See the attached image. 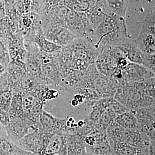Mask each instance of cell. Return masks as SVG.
<instances>
[{
    "mask_svg": "<svg viewBox=\"0 0 155 155\" xmlns=\"http://www.w3.org/2000/svg\"><path fill=\"white\" fill-rule=\"evenodd\" d=\"M128 37L125 18L107 15L88 39L101 52L105 48L115 47Z\"/></svg>",
    "mask_w": 155,
    "mask_h": 155,
    "instance_id": "6da1fadb",
    "label": "cell"
},
{
    "mask_svg": "<svg viewBox=\"0 0 155 155\" xmlns=\"http://www.w3.org/2000/svg\"><path fill=\"white\" fill-rule=\"evenodd\" d=\"M114 48L119 50L130 62L155 72V54L147 55L141 51L135 40L127 38Z\"/></svg>",
    "mask_w": 155,
    "mask_h": 155,
    "instance_id": "7a4b0ae2",
    "label": "cell"
},
{
    "mask_svg": "<svg viewBox=\"0 0 155 155\" xmlns=\"http://www.w3.org/2000/svg\"><path fill=\"white\" fill-rule=\"evenodd\" d=\"M66 28L75 38H88L93 32L85 13H76L69 9L66 17Z\"/></svg>",
    "mask_w": 155,
    "mask_h": 155,
    "instance_id": "3957f363",
    "label": "cell"
},
{
    "mask_svg": "<svg viewBox=\"0 0 155 155\" xmlns=\"http://www.w3.org/2000/svg\"><path fill=\"white\" fill-rule=\"evenodd\" d=\"M4 127L8 138L15 143L30 133V130L32 131L36 129L23 114L19 117L10 118V123Z\"/></svg>",
    "mask_w": 155,
    "mask_h": 155,
    "instance_id": "277c9868",
    "label": "cell"
},
{
    "mask_svg": "<svg viewBox=\"0 0 155 155\" xmlns=\"http://www.w3.org/2000/svg\"><path fill=\"white\" fill-rule=\"evenodd\" d=\"M45 134L39 129L31 131L15 144L32 155H40L44 147Z\"/></svg>",
    "mask_w": 155,
    "mask_h": 155,
    "instance_id": "5b68a950",
    "label": "cell"
},
{
    "mask_svg": "<svg viewBox=\"0 0 155 155\" xmlns=\"http://www.w3.org/2000/svg\"><path fill=\"white\" fill-rule=\"evenodd\" d=\"M42 32L47 39L62 47L72 44L76 38L67 28L58 25L43 26Z\"/></svg>",
    "mask_w": 155,
    "mask_h": 155,
    "instance_id": "8992f818",
    "label": "cell"
},
{
    "mask_svg": "<svg viewBox=\"0 0 155 155\" xmlns=\"http://www.w3.org/2000/svg\"><path fill=\"white\" fill-rule=\"evenodd\" d=\"M5 69L12 93L21 92V81L27 72L25 63L22 61H11Z\"/></svg>",
    "mask_w": 155,
    "mask_h": 155,
    "instance_id": "52a82bcc",
    "label": "cell"
},
{
    "mask_svg": "<svg viewBox=\"0 0 155 155\" xmlns=\"http://www.w3.org/2000/svg\"><path fill=\"white\" fill-rule=\"evenodd\" d=\"M85 14L94 32L107 15L106 1H92L90 8Z\"/></svg>",
    "mask_w": 155,
    "mask_h": 155,
    "instance_id": "ba28073f",
    "label": "cell"
},
{
    "mask_svg": "<svg viewBox=\"0 0 155 155\" xmlns=\"http://www.w3.org/2000/svg\"><path fill=\"white\" fill-rule=\"evenodd\" d=\"M66 135L46 134L44 147L40 155H53L59 152L67 144Z\"/></svg>",
    "mask_w": 155,
    "mask_h": 155,
    "instance_id": "9c48e42d",
    "label": "cell"
},
{
    "mask_svg": "<svg viewBox=\"0 0 155 155\" xmlns=\"http://www.w3.org/2000/svg\"><path fill=\"white\" fill-rule=\"evenodd\" d=\"M0 155H32L23 150L13 142L5 130L0 134Z\"/></svg>",
    "mask_w": 155,
    "mask_h": 155,
    "instance_id": "30bf717a",
    "label": "cell"
},
{
    "mask_svg": "<svg viewBox=\"0 0 155 155\" xmlns=\"http://www.w3.org/2000/svg\"><path fill=\"white\" fill-rule=\"evenodd\" d=\"M33 41L38 46L41 51L51 54L61 51L62 47L47 39L43 34L42 31L37 32L33 37Z\"/></svg>",
    "mask_w": 155,
    "mask_h": 155,
    "instance_id": "8fae6325",
    "label": "cell"
},
{
    "mask_svg": "<svg viewBox=\"0 0 155 155\" xmlns=\"http://www.w3.org/2000/svg\"><path fill=\"white\" fill-rule=\"evenodd\" d=\"M155 35L140 32L135 40L139 49L147 55L155 54Z\"/></svg>",
    "mask_w": 155,
    "mask_h": 155,
    "instance_id": "7c38bea8",
    "label": "cell"
},
{
    "mask_svg": "<svg viewBox=\"0 0 155 155\" xmlns=\"http://www.w3.org/2000/svg\"><path fill=\"white\" fill-rule=\"evenodd\" d=\"M129 1L125 0L106 1L107 15H116L121 18H125Z\"/></svg>",
    "mask_w": 155,
    "mask_h": 155,
    "instance_id": "4fadbf2b",
    "label": "cell"
},
{
    "mask_svg": "<svg viewBox=\"0 0 155 155\" xmlns=\"http://www.w3.org/2000/svg\"><path fill=\"white\" fill-rule=\"evenodd\" d=\"M58 119L44 110L40 117L38 129L45 134H55Z\"/></svg>",
    "mask_w": 155,
    "mask_h": 155,
    "instance_id": "5bb4252c",
    "label": "cell"
},
{
    "mask_svg": "<svg viewBox=\"0 0 155 155\" xmlns=\"http://www.w3.org/2000/svg\"><path fill=\"white\" fill-rule=\"evenodd\" d=\"M8 113L10 118L19 117L23 114L22 93L13 94L10 109Z\"/></svg>",
    "mask_w": 155,
    "mask_h": 155,
    "instance_id": "9a60e30c",
    "label": "cell"
},
{
    "mask_svg": "<svg viewBox=\"0 0 155 155\" xmlns=\"http://www.w3.org/2000/svg\"><path fill=\"white\" fill-rule=\"evenodd\" d=\"M92 1H63L69 10L78 13H85L90 8Z\"/></svg>",
    "mask_w": 155,
    "mask_h": 155,
    "instance_id": "2e32d148",
    "label": "cell"
},
{
    "mask_svg": "<svg viewBox=\"0 0 155 155\" xmlns=\"http://www.w3.org/2000/svg\"><path fill=\"white\" fill-rule=\"evenodd\" d=\"M125 129L116 122L112 123L107 130V133L109 139L115 143V145L122 139Z\"/></svg>",
    "mask_w": 155,
    "mask_h": 155,
    "instance_id": "e0dca14e",
    "label": "cell"
},
{
    "mask_svg": "<svg viewBox=\"0 0 155 155\" xmlns=\"http://www.w3.org/2000/svg\"><path fill=\"white\" fill-rule=\"evenodd\" d=\"M125 130L122 139L123 142L131 146L137 147L142 142L140 134L135 129H128Z\"/></svg>",
    "mask_w": 155,
    "mask_h": 155,
    "instance_id": "ac0fdd59",
    "label": "cell"
},
{
    "mask_svg": "<svg viewBox=\"0 0 155 155\" xmlns=\"http://www.w3.org/2000/svg\"><path fill=\"white\" fill-rule=\"evenodd\" d=\"M155 11H151L147 14L143 22L140 32L155 35Z\"/></svg>",
    "mask_w": 155,
    "mask_h": 155,
    "instance_id": "d6986e66",
    "label": "cell"
},
{
    "mask_svg": "<svg viewBox=\"0 0 155 155\" xmlns=\"http://www.w3.org/2000/svg\"><path fill=\"white\" fill-rule=\"evenodd\" d=\"M115 146L116 152L119 155H139L141 153L139 149L129 145L123 141L119 142Z\"/></svg>",
    "mask_w": 155,
    "mask_h": 155,
    "instance_id": "ffe728a7",
    "label": "cell"
},
{
    "mask_svg": "<svg viewBox=\"0 0 155 155\" xmlns=\"http://www.w3.org/2000/svg\"><path fill=\"white\" fill-rule=\"evenodd\" d=\"M116 122L124 128L132 129L136 126V120L134 117L129 113H124L116 118Z\"/></svg>",
    "mask_w": 155,
    "mask_h": 155,
    "instance_id": "44dd1931",
    "label": "cell"
},
{
    "mask_svg": "<svg viewBox=\"0 0 155 155\" xmlns=\"http://www.w3.org/2000/svg\"><path fill=\"white\" fill-rule=\"evenodd\" d=\"M13 93L11 89L0 90V109L8 112Z\"/></svg>",
    "mask_w": 155,
    "mask_h": 155,
    "instance_id": "7402d4cb",
    "label": "cell"
},
{
    "mask_svg": "<svg viewBox=\"0 0 155 155\" xmlns=\"http://www.w3.org/2000/svg\"><path fill=\"white\" fill-rule=\"evenodd\" d=\"M10 62L11 59L8 48L0 40V65L6 69Z\"/></svg>",
    "mask_w": 155,
    "mask_h": 155,
    "instance_id": "603a6c76",
    "label": "cell"
},
{
    "mask_svg": "<svg viewBox=\"0 0 155 155\" xmlns=\"http://www.w3.org/2000/svg\"><path fill=\"white\" fill-rule=\"evenodd\" d=\"M59 95L58 91L54 89H49L45 93L42 97V101L45 104L48 101L56 98Z\"/></svg>",
    "mask_w": 155,
    "mask_h": 155,
    "instance_id": "cb8c5ba5",
    "label": "cell"
},
{
    "mask_svg": "<svg viewBox=\"0 0 155 155\" xmlns=\"http://www.w3.org/2000/svg\"><path fill=\"white\" fill-rule=\"evenodd\" d=\"M10 122V117L8 113L0 109V124L3 127L7 126Z\"/></svg>",
    "mask_w": 155,
    "mask_h": 155,
    "instance_id": "d4e9b609",
    "label": "cell"
},
{
    "mask_svg": "<svg viewBox=\"0 0 155 155\" xmlns=\"http://www.w3.org/2000/svg\"><path fill=\"white\" fill-rule=\"evenodd\" d=\"M111 115L107 111L103 113L101 115L102 121L103 124L107 125L111 121Z\"/></svg>",
    "mask_w": 155,
    "mask_h": 155,
    "instance_id": "484cf974",
    "label": "cell"
},
{
    "mask_svg": "<svg viewBox=\"0 0 155 155\" xmlns=\"http://www.w3.org/2000/svg\"><path fill=\"white\" fill-rule=\"evenodd\" d=\"M5 17V1H0V21Z\"/></svg>",
    "mask_w": 155,
    "mask_h": 155,
    "instance_id": "4316f807",
    "label": "cell"
},
{
    "mask_svg": "<svg viewBox=\"0 0 155 155\" xmlns=\"http://www.w3.org/2000/svg\"><path fill=\"white\" fill-rule=\"evenodd\" d=\"M95 139L93 136H87L84 138V142L86 143L87 144H88L90 146H91L94 145L95 143Z\"/></svg>",
    "mask_w": 155,
    "mask_h": 155,
    "instance_id": "83f0119b",
    "label": "cell"
},
{
    "mask_svg": "<svg viewBox=\"0 0 155 155\" xmlns=\"http://www.w3.org/2000/svg\"><path fill=\"white\" fill-rule=\"evenodd\" d=\"M74 99L76 100L79 104L82 103L84 101V96L80 94H76L74 97Z\"/></svg>",
    "mask_w": 155,
    "mask_h": 155,
    "instance_id": "f1b7e54d",
    "label": "cell"
},
{
    "mask_svg": "<svg viewBox=\"0 0 155 155\" xmlns=\"http://www.w3.org/2000/svg\"><path fill=\"white\" fill-rule=\"evenodd\" d=\"M84 124H85V122H84V121L81 120L78 123V127H80V128H82L84 126Z\"/></svg>",
    "mask_w": 155,
    "mask_h": 155,
    "instance_id": "f546056e",
    "label": "cell"
},
{
    "mask_svg": "<svg viewBox=\"0 0 155 155\" xmlns=\"http://www.w3.org/2000/svg\"><path fill=\"white\" fill-rule=\"evenodd\" d=\"M71 104H72V105L73 106H77L79 104V103H78V102L77 101H76V100L75 99H73L72 100V102H71Z\"/></svg>",
    "mask_w": 155,
    "mask_h": 155,
    "instance_id": "4dcf8cb0",
    "label": "cell"
},
{
    "mask_svg": "<svg viewBox=\"0 0 155 155\" xmlns=\"http://www.w3.org/2000/svg\"><path fill=\"white\" fill-rule=\"evenodd\" d=\"M5 127L0 124V134L2 133L3 131H5Z\"/></svg>",
    "mask_w": 155,
    "mask_h": 155,
    "instance_id": "1f68e13d",
    "label": "cell"
},
{
    "mask_svg": "<svg viewBox=\"0 0 155 155\" xmlns=\"http://www.w3.org/2000/svg\"><path fill=\"white\" fill-rule=\"evenodd\" d=\"M5 69L4 67H2V65H0V74L2 73L5 71Z\"/></svg>",
    "mask_w": 155,
    "mask_h": 155,
    "instance_id": "d6a6232c",
    "label": "cell"
},
{
    "mask_svg": "<svg viewBox=\"0 0 155 155\" xmlns=\"http://www.w3.org/2000/svg\"><path fill=\"white\" fill-rule=\"evenodd\" d=\"M101 155H110V154H109Z\"/></svg>",
    "mask_w": 155,
    "mask_h": 155,
    "instance_id": "836d02e7",
    "label": "cell"
}]
</instances>
